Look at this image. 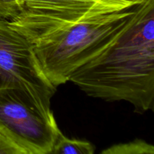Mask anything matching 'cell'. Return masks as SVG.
I'll use <instances>...</instances> for the list:
<instances>
[{"label":"cell","instance_id":"3957f363","mask_svg":"<svg viewBox=\"0 0 154 154\" xmlns=\"http://www.w3.org/2000/svg\"><path fill=\"white\" fill-rule=\"evenodd\" d=\"M60 132L51 107L29 92L0 90V132L26 154H51Z\"/></svg>","mask_w":154,"mask_h":154},{"label":"cell","instance_id":"ba28073f","mask_svg":"<svg viewBox=\"0 0 154 154\" xmlns=\"http://www.w3.org/2000/svg\"><path fill=\"white\" fill-rule=\"evenodd\" d=\"M23 0H0V18L11 20L20 13Z\"/></svg>","mask_w":154,"mask_h":154},{"label":"cell","instance_id":"52a82bcc","mask_svg":"<svg viewBox=\"0 0 154 154\" xmlns=\"http://www.w3.org/2000/svg\"><path fill=\"white\" fill-rule=\"evenodd\" d=\"M103 154H153V145L146 141L136 139L129 143L117 144L105 149Z\"/></svg>","mask_w":154,"mask_h":154},{"label":"cell","instance_id":"6da1fadb","mask_svg":"<svg viewBox=\"0 0 154 154\" xmlns=\"http://www.w3.org/2000/svg\"><path fill=\"white\" fill-rule=\"evenodd\" d=\"M69 81L88 96L125 101L143 114L154 108V0L106 50L80 67Z\"/></svg>","mask_w":154,"mask_h":154},{"label":"cell","instance_id":"277c9868","mask_svg":"<svg viewBox=\"0 0 154 154\" xmlns=\"http://www.w3.org/2000/svg\"><path fill=\"white\" fill-rule=\"evenodd\" d=\"M7 88L27 90L49 107L57 92L42 71L33 44L0 18V90Z\"/></svg>","mask_w":154,"mask_h":154},{"label":"cell","instance_id":"7a4b0ae2","mask_svg":"<svg viewBox=\"0 0 154 154\" xmlns=\"http://www.w3.org/2000/svg\"><path fill=\"white\" fill-rule=\"evenodd\" d=\"M146 0H101L84 17L33 44L45 76L55 87L114 43Z\"/></svg>","mask_w":154,"mask_h":154},{"label":"cell","instance_id":"5b68a950","mask_svg":"<svg viewBox=\"0 0 154 154\" xmlns=\"http://www.w3.org/2000/svg\"><path fill=\"white\" fill-rule=\"evenodd\" d=\"M101 0H23L20 13L9 21L32 44L84 17Z\"/></svg>","mask_w":154,"mask_h":154},{"label":"cell","instance_id":"9c48e42d","mask_svg":"<svg viewBox=\"0 0 154 154\" xmlns=\"http://www.w3.org/2000/svg\"><path fill=\"white\" fill-rule=\"evenodd\" d=\"M0 154H26L25 152L0 132Z\"/></svg>","mask_w":154,"mask_h":154},{"label":"cell","instance_id":"8992f818","mask_svg":"<svg viewBox=\"0 0 154 154\" xmlns=\"http://www.w3.org/2000/svg\"><path fill=\"white\" fill-rule=\"evenodd\" d=\"M94 152L95 147L88 141L68 138L60 132L51 154H93Z\"/></svg>","mask_w":154,"mask_h":154}]
</instances>
